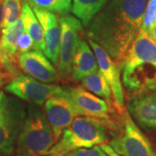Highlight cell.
I'll list each match as a JSON object with an SVG mask.
<instances>
[{
    "mask_svg": "<svg viewBox=\"0 0 156 156\" xmlns=\"http://www.w3.org/2000/svg\"><path fill=\"white\" fill-rule=\"evenodd\" d=\"M97 70L98 65L93 50L84 40L80 38L73 58L72 79L76 82H82L86 76Z\"/></svg>",
    "mask_w": 156,
    "mask_h": 156,
    "instance_id": "16",
    "label": "cell"
},
{
    "mask_svg": "<svg viewBox=\"0 0 156 156\" xmlns=\"http://www.w3.org/2000/svg\"><path fill=\"white\" fill-rule=\"evenodd\" d=\"M147 0H108L88 26V37L119 67L141 29Z\"/></svg>",
    "mask_w": 156,
    "mask_h": 156,
    "instance_id": "1",
    "label": "cell"
},
{
    "mask_svg": "<svg viewBox=\"0 0 156 156\" xmlns=\"http://www.w3.org/2000/svg\"><path fill=\"white\" fill-rule=\"evenodd\" d=\"M0 156H4V154H2L1 152H0Z\"/></svg>",
    "mask_w": 156,
    "mask_h": 156,
    "instance_id": "31",
    "label": "cell"
},
{
    "mask_svg": "<svg viewBox=\"0 0 156 156\" xmlns=\"http://www.w3.org/2000/svg\"><path fill=\"white\" fill-rule=\"evenodd\" d=\"M3 29V0H0V33Z\"/></svg>",
    "mask_w": 156,
    "mask_h": 156,
    "instance_id": "27",
    "label": "cell"
},
{
    "mask_svg": "<svg viewBox=\"0 0 156 156\" xmlns=\"http://www.w3.org/2000/svg\"><path fill=\"white\" fill-rule=\"evenodd\" d=\"M3 72H5V71H4V70H3V69H2L0 68V75H1V74H2Z\"/></svg>",
    "mask_w": 156,
    "mask_h": 156,
    "instance_id": "29",
    "label": "cell"
},
{
    "mask_svg": "<svg viewBox=\"0 0 156 156\" xmlns=\"http://www.w3.org/2000/svg\"><path fill=\"white\" fill-rule=\"evenodd\" d=\"M23 31L21 18L11 25L2 29L0 36V68L11 78L21 74L17 40Z\"/></svg>",
    "mask_w": 156,
    "mask_h": 156,
    "instance_id": "12",
    "label": "cell"
},
{
    "mask_svg": "<svg viewBox=\"0 0 156 156\" xmlns=\"http://www.w3.org/2000/svg\"><path fill=\"white\" fill-rule=\"evenodd\" d=\"M101 147L108 154V156H121L120 154H118L116 152H115V151L113 150L111 147L108 145V144H106V143L101 145Z\"/></svg>",
    "mask_w": 156,
    "mask_h": 156,
    "instance_id": "25",
    "label": "cell"
},
{
    "mask_svg": "<svg viewBox=\"0 0 156 156\" xmlns=\"http://www.w3.org/2000/svg\"><path fill=\"white\" fill-rule=\"evenodd\" d=\"M17 49H18L19 55L21 53H24L34 49L33 41L30 37V36L24 30L17 40Z\"/></svg>",
    "mask_w": 156,
    "mask_h": 156,
    "instance_id": "24",
    "label": "cell"
},
{
    "mask_svg": "<svg viewBox=\"0 0 156 156\" xmlns=\"http://www.w3.org/2000/svg\"><path fill=\"white\" fill-rule=\"evenodd\" d=\"M21 0H3V29L11 25L20 18Z\"/></svg>",
    "mask_w": 156,
    "mask_h": 156,
    "instance_id": "21",
    "label": "cell"
},
{
    "mask_svg": "<svg viewBox=\"0 0 156 156\" xmlns=\"http://www.w3.org/2000/svg\"><path fill=\"white\" fill-rule=\"evenodd\" d=\"M122 84L131 97L156 92V43L141 30L122 65Z\"/></svg>",
    "mask_w": 156,
    "mask_h": 156,
    "instance_id": "2",
    "label": "cell"
},
{
    "mask_svg": "<svg viewBox=\"0 0 156 156\" xmlns=\"http://www.w3.org/2000/svg\"><path fill=\"white\" fill-rule=\"evenodd\" d=\"M108 145L121 156H156L150 140L126 109L122 114L119 128L112 133Z\"/></svg>",
    "mask_w": 156,
    "mask_h": 156,
    "instance_id": "6",
    "label": "cell"
},
{
    "mask_svg": "<svg viewBox=\"0 0 156 156\" xmlns=\"http://www.w3.org/2000/svg\"><path fill=\"white\" fill-rule=\"evenodd\" d=\"M26 2L31 9H41L61 16L68 15L72 6V0H26Z\"/></svg>",
    "mask_w": 156,
    "mask_h": 156,
    "instance_id": "20",
    "label": "cell"
},
{
    "mask_svg": "<svg viewBox=\"0 0 156 156\" xmlns=\"http://www.w3.org/2000/svg\"><path fill=\"white\" fill-rule=\"evenodd\" d=\"M108 0H72L71 11L75 17L88 27L93 18L103 8Z\"/></svg>",
    "mask_w": 156,
    "mask_h": 156,
    "instance_id": "18",
    "label": "cell"
},
{
    "mask_svg": "<svg viewBox=\"0 0 156 156\" xmlns=\"http://www.w3.org/2000/svg\"><path fill=\"white\" fill-rule=\"evenodd\" d=\"M57 141L44 112L31 104L17 137L16 156L47 155Z\"/></svg>",
    "mask_w": 156,
    "mask_h": 156,
    "instance_id": "4",
    "label": "cell"
},
{
    "mask_svg": "<svg viewBox=\"0 0 156 156\" xmlns=\"http://www.w3.org/2000/svg\"><path fill=\"white\" fill-rule=\"evenodd\" d=\"M5 89L23 101L38 107L43 106L51 96L65 92V89L58 85L44 83L23 74L12 78L5 85Z\"/></svg>",
    "mask_w": 156,
    "mask_h": 156,
    "instance_id": "7",
    "label": "cell"
},
{
    "mask_svg": "<svg viewBox=\"0 0 156 156\" xmlns=\"http://www.w3.org/2000/svg\"><path fill=\"white\" fill-rule=\"evenodd\" d=\"M44 156H56V155H54V154H47V155H44Z\"/></svg>",
    "mask_w": 156,
    "mask_h": 156,
    "instance_id": "30",
    "label": "cell"
},
{
    "mask_svg": "<svg viewBox=\"0 0 156 156\" xmlns=\"http://www.w3.org/2000/svg\"><path fill=\"white\" fill-rule=\"evenodd\" d=\"M12 78L7 74L6 72H3L0 75V89L6 83H9Z\"/></svg>",
    "mask_w": 156,
    "mask_h": 156,
    "instance_id": "26",
    "label": "cell"
},
{
    "mask_svg": "<svg viewBox=\"0 0 156 156\" xmlns=\"http://www.w3.org/2000/svg\"><path fill=\"white\" fill-rule=\"evenodd\" d=\"M127 110L139 128L156 130V92L131 97Z\"/></svg>",
    "mask_w": 156,
    "mask_h": 156,
    "instance_id": "15",
    "label": "cell"
},
{
    "mask_svg": "<svg viewBox=\"0 0 156 156\" xmlns=\"http://www.w3.org/2000/svg\"><path fill=\"white\" fill-rule=\"evenodd\" d=\"M32 11L40 23L44 31V53L47 56V58L50 62H52V63L56 65L58 62L61 38V28L58 17L52 12L44 11L41 9L33 8Z\"/></svg>",
    "mask_w": 156,
    "mask_h": 156,
    "instance_id": "14",
    "label": "cell"
},
{
    "mask_svg": "<svg viewBox=\"0 0 156 156\" xmlns=\"http://www.w3.org/2000/svg\"><path fill=\"white\" fill-rule=\"evenodd\" d=\"M149 35H150L151 37H152V38L154 39V41H155L156 43V20L154 23V25L152 26V28H151L150 31H149Z\"/></svg>",
    "mask_w": 156,
    "mask_h": 156,
    "instance_id": "28",
    "label": "cell"
},
{
    "mask_svg": "<svg viewBox=\"0 0 156 156\" xmlns=\"http://www.w3.org/2000/svg\"><path fill=\"white\" fill-rule=\"evenodd\" d=\"M156 20V0H147L142 18L141 30L149 33Z\"/></svg>",
    "mask_w": 156,
    "mask_h": 156,
    "instance_id": "22",
    "label": "cell"
},
{
    "mask_svg": "<svg viewBox=\"0 0 156 156\" xmlns=\"http://www.w3.org/2000/svg\"><path fill=\"white\" fill-rule=\"evenodd\" d=\"M66 89L69 99L81 115L92 117L107 122L114 128L113 132L116 131L120 122H115V121L113 120L111 117L113 110L106 100H103L90 93L83 87L77 86Z\"/></svg>",
    "mask_w": 156,
    "mask_h": 156,
    "instance_id": "9",
    "label": "cell"
},
{
    "mask_svg": "<svg viewBox=\"0 0 156 156\" xmlns=\"http://www.w3.org/2000/svg\"><path fill=\"white\" fill-rule=\"evenodd\" d=\"M82 86L90 93L100 96L101 99L103 98L111 101V99L113 98L111 89L99 69L96 72L84 78L82 81Z\"/></svg>",
    "mask_w": 156,
    "mask_h": 156,
    "instance_id": "19",
    "label": "cell"
},
{
    "mask_svg": "<svg viewBox=\"0 0 156 156\" xmlns=\"http://www.w3.org/2000/svg\"><path fill=\"white\" fill-rule=\"evenodd\" d=\"M89 44L95 54L101 74L103 76L111 89L115 107L118 113L122 115L125 110V100L122 83L121 81V68L114 62L102 47L90 39H89Z\"/></svg>",
    "mask_w": 156,
    "mask_h": 156,
    "instance_id": "10",
    "label": "cell"
},
{
    "mask_svg": "<svg viewBox=\"0 0 156 156\" xmlns=\"http://www.w3.org/2000/svg\"><path fill=\"white\" fill-rule=\"evenodd\" d=\"M63 156H108L101 147L95 146L89 148H78L66 154Z\"/></svg>",
    "mask_w": 156,
    "mask_h": 156,
    "instance_id": "23",
    "label": "cell"
},
{
    "mask_svg": "<svg viewBox=\"0 0 156 156\" xmlns=\"http://www.w3.org/2000/svg\"><path fill=\"white\" fill-rule=\"evenodd\" d=\"M27 109L22 100L0 90V152L4 156H10L15 149Z\"/></svg>",
    "mask_w": 156,
    "mask_h": 156,
    "instance_id": "5",
    "label": "cell"
},
{
    "mask_svg": "<svg viewBox=\"0 0 156 156\" xmlns=\"http://www.w3.org/2000/svg\"><path fill=\"white\" fill-rule=\"evenodd\" d=\"M44 113L50 127L59 140L63 130L68 128L76 117L81 115L70 101L67 89L62 95H53L46 101Z\"/></svg>",
    "mask_w": 156,
    "mask_h": 156,
    "instance_id": "11",
    "label": "cell"
},
{
    "mask_svg": "<svg viewBox=\"0 0 156 156\" xmlns=\"http://www.w3.org/2000/svg\"><path fill=\"white\" fill-rule=\"evenodd\" d=\"M114 128L109 123L92 117L79 115L66 128L48 154L63 156L78 148L105 144Z\"/></svg>",
    "mask_w": 156,
    "mask_h": 156,
    "instance_id": "3",
    "label": "cell"
},
{
    "mask_svg": "<svg viewBox=\"0 0 156 156\" xmlns=\"http://www.w3.org/2000/svg\"><path fill=\"white\" fill-rule=\"evenodd\" d=\"M18 60L21 70L39 82L51 84L58 81V72L42 51L31 50L21 53Z\"/></svg>",
    "mask_w": 156,
    "mask_h": 156,
    "instance_id": "13",
    "label": "cell"
},
{
    "mask_svg": "<svg viewBox=\"0 0 156 156\" xmlns=\"http://www.w3.org/2000/svg\"><path fill=\"white\" fill-rule=\"evenodd\" d=\"M21 21H22L23 30L30 36L33 41L34 50L44 52V39L43 28L37 20L31 7L29 5L26 0L22 1L21 9Z\"/></svg>",
    "mask_w": 156,
    "mask_h": 156,
    "instance_id": "17",
    "label": "cell"
},
{
    "mask_svg": "<svg viewBox=\"0 0 156 156\" xmlns=\"http://www.w3.org/2000/svg\"><path fill=\"white\" fill-rule=\"evenodd\" d=\"M61 28V38L57 69L58 75L67 79L72 71L73 58L80 40L82 23L76 17L70 15L62 16L59 19Z\"/></svg>",
    "mask_w": 156,
    "mask_h": 156,
    "instance_id": "8",
    "label": "cell"
}]
</instances>
